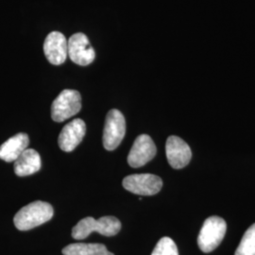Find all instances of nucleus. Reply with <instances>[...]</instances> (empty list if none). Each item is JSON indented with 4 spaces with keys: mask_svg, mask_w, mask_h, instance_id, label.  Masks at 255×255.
Returning a JSON list of instances; mask_svg holds the SVG:
<instances>
[{
    "mask_svg": "<svg viewBox=\"0 0 255 255\" xmlns=\"http://www.w3.org/2000/svg\"><path fill=\"white\" fill-rule=\"evenodd\" d=\"M54 211L52 206L45 201H33L14 216L13 222L19 231H28L40 226L52 219Z\"/></svg>",
    "mask_w": 255,
    "mask_h": 255,
    "instance_id": "obj_1",
    "label": "nucleus"
},
{
    "mask_svg": "<svg viewBox=\"0 0 255 255\" xmlns=\"http://www.w3.org/2000/svg\"><path fill=\"white\" fill-rule=\"evenodd\" d=\"M121 229V222L115 217L106 216L95 219L91 217L82 219L72 229L74 239L82 240L89 237L93 232H97L105 237H114L118 235Z\"/></svg>",
    "mask_w": 255,
    "mask_h": 255,
    "instance_id": "obj_2",
    "label": "nucleus"
},
{
    "mask_svg": "<svg viewBox=\"0 0 255 255\" xmlns=\"http://www.w3.org/2000/svg\"><path fill=\"white\" fill-rule=\"evenodd\" d=\"M227 231L225 220L219 217H210L202 225L198 237V245L205 254L215 251L222 242Z\"/></svg>",
    "mask_w": 255,
    "mask_h": 255,
    "instance_id": "obj_3",
    "label": "nucleus"
},
{
    "mask_svg": "<svg viewBox=\"0 0 255 255\" xmlns=\"http://www.w3.org/2000/svg\"><path fill=\"white\" fill-rule=\"evenodd\" d=\"M82 109V97L76 90L65 89L55 99L51 106V118L55 122H64Z\"/></svg>",
    "mask_w": 255,
    "mask_h": 255,
    "instance_id": "obj_4",
    "label": "nucleus"
},
{
    "mask_svg": "<svg viewBox=\"0 0 255 255\" xmlns=\"http://www.w3.org/2000/svg\"><path fill=\"white\" fill-rule=\"evenodd\" d=\"M126 133V121L122 113L117 109L107 114L103 129V146L107 150H115Z\"/></svg>",
    "mask_w": 255,
    "mask_h": 255,
    "instance_id": "obj_5",
    "label": "nucleus"
},
{
    "mask_svg": "<svg viewBox=\"0 0 255 255\" xmlns=\"http://www.w3.org/2000/svg\"><path fill=\"white\" fill-rule=\"evenodd\" d=\"M123 187L140 196H152L159 193L163 186L160 177L153 174H132L123 180Z\"/></svg>",
    "mask_w": 255,
    "mask_h": 255,
    "instance_id": "obj_6",
    "label": "nucleus"
},
{
    "mask_svg": "<svg viewBox=\"0 0 255 255\" xmlns=\"http://www.w3.org/2000/svg\"><path fill=\"white\" fill-rule=\"evenodd\" d=\"M68 56L75 64L86 66L94 62L96 52L87 36L79 32L68 40Z\"/></svg>",
    "mask_w": 255,
    "mask_h": 255,
    "instance_id": "obj_7",
    "label": "nucleus"
},
{
    "mask_svg": "<svg viewBox=\"0 0 255 255\" xmlns=\"http://www.w3.org/2000/svg\"><path fill=\"white\" fill-rule=\"evenodd\" d=\"M157 148L153 140L147 134L137 137L128 155V163L134 168L141 167L151 161L156 155Z\"/></svg>",
    "mask_w": 255,
    "mask_h": 255,
    "instance_id": "obj_8",
    "label": "nucleus"
},
{
    "mask_svg": "<svg viewBox=\"0 0 255 255\" xmlns=\"http://www.w3.org/2000/svg\"><path fill=\"white\" fill-rule=\"evenodd\" d=\"M165 152L168 163L175 169L185 167L192 158L190 146L182 138L175 135L167 138Z\"/></svg>",
    "mask_w": 255,
    "mask_h": 255,
    "instance_id": "obj_9",
    "label": "nucleus"
},
{
    "mask_svg": "<svg viewBox=\"0 0 255 255\" xmlns=\"http://www.w3.org/2000/svg\"><path fill=\"white\" fill-rule=\"evenodd\" d=\"M44 52L50 64H64L68 56V41L62 32L52 31L45 40Z\"/></svg>",
    "mask_w": 255,
    "mask_h": 255,
    "instance_id": "obj_10",
    "label": "nucleus"
},
{
    "mask_svg": "<svg viewBox=\"0 0 255 255\" xmlns=\"http://www.w3.org/2000/svg\"><path fill=\"white\" fill-rule=\"evenodd\" d=\"M86 132V125L82 119H74L67 123L62 129L58 144L62 150L70 152L82 142Z\"/></svg>",
    "mask_w": 255,
    "mask_h": 255,
    "instance_id": "obj_11",
    "label": "nucleus"
},
{
    "mask_svg": "<svg viewBox=\"0 0 255 255\" xmlns=\"http://www.w3.org/2000/svg\"><path fill=\"white\" fill-rule=\"evenodd\" d=\"M29 143L26 133L20 132L10 137L0 146V159L5 162H14L27 148Z\"/></svg>",
    "mask_w": 255,
    "mask_h": 255,
    "instance_id": "obj_12",
    "label": "nucleus"
},
{
    "mask_svg": "<svg viewBox=\"0 0 255 255\" xmlns=\"http://www.w3.org/2000/svg\"><path fill=\"white\" fill-rule=\"evenodd\" d=\"M14 172L19 177L29 176L41 169V157L36 150L27 148L14 161Z\"/></svg>",
    "mask_w": 255,
    "mask_h": 255,
    "instance_id": "obj_13",
    "label": "nucleus"
},
{
    "mask_svg": "<svg viewBox=\"0 0 255 255\" xmlns=\"http://www.w3.org/2000/svg\"><path fill=\"white\" fill-rule=\"evenodd\" d=\"M64 255H115L107 250L103 244L75 243L65 247Z\"/></svg>",
    "mask_w": 255,
    "mask_h": 255,
    "instance_id": "obj_14",
    "label": "nucleus"
},
{
    "mask_svg": "<svg viewBox=\"0 0 255 255\" xmlns=\"http://www.w3.org/2000/svg\"><path fill=\"white\" fill-rule=\"evenodd\" d=\"M235 255H255V223L247 230Z\"/></svg>",
    "mask_w": 255,
    "mask_h": 255,
    "instance_id": "obj_15",
    "label": "nucleus"
},
{
    "mask_svg": "<svg viewBox=\"0 0 255 255\" xmlns=\"http://www.w3.org/2000/svg\"><path fill=\"white\" fill-rule=\"evenodd\" d=\"M151 255H179V252L173 240L165 237L159 240Z\"/></svg>",
    "mask_w": 255,
    "mask_h": 255,
    "instance_id": "obj_16",
    "label": "nucleus"
}]
</instances>
